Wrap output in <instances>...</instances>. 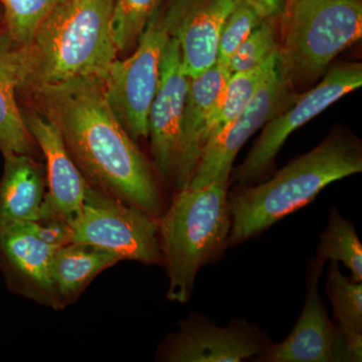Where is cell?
<instances>
[{
	"label": "cell",
	"mask_w": 362,
	"mask_h": 362,
	"mask_svg": "<svg viewBox=\"0 0 362 362\" xmlns=\"http://www.w3.org/2000/svg\"><path fill=\"white\" fill-rule=\"evenodd\" d=\"M71 243L107 250L124 259L162 262L159 218L88 182L82 209L69 223Z\"/></svg>",
	"instance_id": "6"
},
{
	"label": "cell",
	"mask_w": 362,
	"mask_h": 362,
	"mask_svg": "<svg viewBox=\"0 0 362 362\" xmlns=\"http://www.w3.org/2000/svg\"><path fill=\"white\" fill-rule=\"evenodd\" d=\"M362 85V65L338 62L331 65L315 87L300 94L291 107L269 121L247 156L233 168L230 185L235 187L258 183L271 173L286 140L312 119Z\"/></svg>",
	"instance_id": "8"
},
{
	"label": "cell",
	"mask_w": 362,
	"mask_h": 362,
	"mask_svg": "<svg viewBox=\"0 0 362 362\" xmlns=\"http://www.w3.org/2000/svg\"><path fill=\"white\" fill-rule=\"evenodd\" d=\"M277 64L278 54L251 70L230 74L207 121L206 142L246 108Z\"/></svg>",
	"instance_id": "20"
},
{
	"label": "cell",
	"mask_w": 362,
	"mask_h": 362,
	"mask_svg": "<svg viewBox=\"0 0 362 362\" xmlns=\"http://www.w3.org/2000/svg\"><path fill=\"white\" fill-rule=\"evenodd\" d=\"M315 258L342 263L351 272V280L362 281V244L351 221L331 207L325 230L320 235Z\"/></svg>",
	"instance_id": "21"
},
{
	"label": "cell",
	"mask_w": 362,
	"mask_h": 362,
	"mask_svg": "<svg viewBox=\"0 0 362 362\" xmlns=\"http://www.w3.org/2000/svg\"><path fill=\"white\" fill-rule=\"evenodd\" d=\"M21 56L4 30H0V151L2 156H33L32 135L18 103L21 84Z\"/></svg>",
	"instance_id": "18"
},
{
	"label": "cell",
	"mask_w": 362,
	"mask_h": 362,
	"mask_svg": "<svg viewBox=\"0 0 362 362\" xmlns=\"http://www.w3.org/2000/svg\"><path fill=\"white\" fill-rule=\"evenodd\" d=\"M30 226L39 239L51 246L59 247L71 243L70 226L65 221H30Z\"/></svg>",
	"instance_id": "27"
},
{
	"label": "cell",
	"mask_w": 362,
	"mask_h": 362,
	"mask_svg": "<svg viewBox=\"0 0 362 362\" xmlns=\"http://www.w3.org/2000/svg\"><path fill=\"white\" fill-rule=\"evenodd\" d=\"M261 23L258 14L245 0H238L221 28L216 64L228 69L233 54Z\"/></svg>",
	"instance_id": "26"
},
{
	"label": "cell",
	"mask_w": 362,
	"mask_h": 362,
	"mask_svg": "<svg viewBox=\"0 0 362 362\" xmlns=\"http://www.w3.org/2000/svg\"><path fill=\"white\" fill-rule=\"evenodd\" d=\"M272 343L267 333L245 319H233L228 326L220 327L194 314L181 321L180 330L164 340L158 358L169 362H240L254 359Z\"/></svg>",
	"instance_id": "10"
},
{
	"label": "cell",
	"mask_w": 362,
	"mask_h": 362,
	"mask_svg": "<svg viewBox=\"0 0 362 362\" xmlns=\"http://www.w3.org/2000/svg\"><path fill=\"white\" fill-rule=\"evenodd\" d=\"M293 1H294V0H286L285 9L287 8L288 6H290V4H291Z\"/></svg>",
	"instance_id": "29"
},
{
	"label": "cell",
	"mask_w": 362,
	"mask_h": 362,
	"mask_svg": "<svg viewBox=\"0 0 362 362\" xmlns=\"http://www.w3.org/2000/svg\"><path fill=\"white\" fill-rule=\"evenodd\" d=\"M262 21H270L280 25L284 14L286 0H245Z\"/></svg>",
	"instance_id": "28"
},
{
	"label": "cell",
	"mask_w": 362,
	"mask_h": 362,
	"mask_svg": "<svg viewBox=\"0 0 362 362\" xmlns=\"http://www.w3.org/2000/svg\"><path fill=\"white\" fill-rule=\"evenodd\" d=\"M362 37V0H294L279 28V68L295 90L323 77Z\"/></svg>",
	"instance_id": "5"
},
{
	"label": "cell",
	"mask_w": 362,
	"mask_h": 362,
	"mask_svg": "<svg viewBox=\"0 0 362 362\" xmlns=\"http://www.w3.org/2000/svg\"><path fill=\"white\" fill-rule=\"evenodd\" d=\"M63 0H0L4 32L18 47L30 45L37 30Z\"/></svg>",
	"instance_id": "23"
},
{
	"label": "cell",
	"mask_w": 362,
	"mask_h": 362,
	"mask_svg": "<svg viewBox=\"0 0 362 362\" xmlns=\"http://www.w3.org/2000/svg\"><path fill=\"white\" fill-rule=\"evenodd\" d=\"M238 0H163L162 18L180 45L183 70L195 78L216 63L221 28Z\"/></svg>",
	"instance_id": "12"
},
{
	"label": "cell",
	"mask_w": 362,
	"mask_h": 362,
	"mask_svg": "<svg viewBox=\"0 0 362 362\" xmlns=\"http://www.w3.org/2000/svg\"><path fill=\"white\" fill-rule=\"evenodd\" d=\"M57 249L35 235L30 221L0 230V268L9 288L54 308L51 266Z\"/></svg>",
	"instance_id": "15"
},
{
	"label": "cell",
	"mask_w": 362,
	"mask_h": 362,
	"mask_svg": "<svg viewBox=\"0 0 362 362\" xmlns=\"http://www.w3.org/2000/svg\"><path fill=\"white\" fill-rule=\"evenodd\" d=\"M190 78L183 70L180 45L170 37L162 63L160 82L148 114V138L154 165L170 182L180 144L181 120Z\"/></svg>",
	"instance_id": "14"
},
{
	"label": "cell",
	"mask_w": 362,
	"mask_h": 362,
	"mask_svg": "<svg viewBox=\"0 0 362 362\" xmlns=\"http://www.w3.org/2000/svg\"><path fill=\"white\" fill-rule=\"evenodd\" d=\"M45 188V170L33 156H4L0 180V230L13 223L39 221Z\"/></svg>",
	"instance_id": "17"
},
{
	"label": "cell",
	"mask_w": 362,
	"mask_h": 362,
	"mask_svg": "<svg viewBox=\"0 0 362 362\" xmlns=\"http://www.w3.org/2000/svg\"><path fill=\"white\" fill-rule=\"evenodd\" d=\"M230 182L176 190L159 216L162 262L169 279L168 300L187 303L202 267L220 259L228 247Z\"/></svg>",
	"instance_id": "4"
},
{
	"label": "cell",
	"mask_w": 362,
	"mask_h": 362,
	"mask_svg": "<svg viewBox=\"0 0 362 362\" xmlns=\"http://www.w3.org/2000/svg\"><path fill=\"white\" fill-rule=\"evenodd\" d=\"M299 95L283 75L278 62L246 108L204 145L187 187L230 182L233 161L245 143L269 121L291 107Z\"/></svg>",
	"instance_id": "9"
},
{
	"label": "cell",
	"mask_w": 362,
	"mask_h": 362,
	"mask_svg": "<svg viewBox=\"0 0 362 362\" xmlns=\"http://www.w3.org/2000/svg\"><path fill=\"white\" fill-rule=\"evenodd\" d=\"M326 262L313 258L308 264L306 297L295 327L284 341L272 343L255 357L258 362H337L338 328L328 316L319 294V280Z\"/></svg>",
	"instance_id": "13"
},
{
	"label": "cell",
	"mask_w": 362,
	"mask_h": 362,
	"mask_svg": "<svg viewBox=\"0 0 362 362\" xmlns=\"http://www.w3.org/2000/svg\"><path fill=\"white\" fill-rule=\"evenodd\" d=\"M230 76L228 69L216 63L197 77L190 78L170 181L175 192L189 185L206 143L207 121Z\"/></svg>",
	"instance_id": "16"
},
{
	"label": "cell",
	"mask_w": 362,
	"mask_h": 362,
	"mask_svg": "<svg viewBox=\"0 0 362 362\" xmlns=\"http://www.w3.org/2000/svg\"><path fill=\"white\" fill-rule=\"evenodd\" d=\"M121 261L113 252L90 245L70 243L58 247L51 266L54 309L75 301L97 275Z\"/></svg>",
	"instance_id": "19"
},
{
	"label": "cell",
	"mask_w": 362,
	"mask_h": 362,
	"mask_svg": "<svg viewBox=\"0 0 362 362\" xmlns=\"http://www.w3.org/2000/svg\"><path fill=\"white\" fill-rule=\"evenodd\" d=\"M23 115L45 158L47 190L39 221L71 223L82 209L88 181L69 153L56 121L47 112L30 111Z\"/></svg>",
	"instance_id": "11"
},
{
	"label": "cell",
	"mask_w": 362,
	"mask_h": 362,
	"mask_svg": "<svg viewBox=\"0 0 362 362\" xmlns=\"http://www.w3.org/2000/svg\"><path fill=\"white\" fill-rule=\"evenodd\" d=\"M362 171V144L350 131L333 130L315 148L263 182L228 192V247L261 235L313 201L326 187Z\"/></svg>",
	"instance_id": "3"
},
{
	"label": "cell",
	"mask_w": 362,
	"mask_h": 362,
	"mask_svg": "<svg viewBox=\"0 0 362 362\" xmlns=\"http://www.w3.org/2000/svg\"><path fill=\"white\" fill-rule=\"evenodd\" d=\"M170 40L157 9L129 58L117 59L103 81L105 96L116 118L134 141L148 138V114L160 82Z\"/></svg>",
	"instance_id": "7"
},
{
	"label": "cell",
	"mask_w": 362,
	"mask_h": 362,
	"mask_svg": "<svg viewBox=\"0 0 362 362\" xmlns=\"http://www.w3.org/2000/svg\"><path fill=\"white\" fill-rule=\"evenodd\" d=\"M163 0H113L112 30L119 52H127L138 40Z\"/></svg>",
	"instance_id": "24"
},
{
	"label": "cell",
	"mask_w": 362,
	"mask_h": 362,
	"mask_svg": "<svg viewBox=\"0 0 362 362\" xmlns=\"http://www.w3.org/2000/svg\"><path fill=\"white\" fill-rule=\"evenodd\" d=\"M35 94L58 124L69 153L90 185L160 216L153 169L112 111L103 81H76Z\"/></svg>",
	"instance_id": "1"
},
{
	"label": "cell",
	"mask_w": 362,
	"mask_h": 362,
	"mask_svg": "<svg viewBox=\"0 0 362 362\" xmlns=\"http://www.w3.org/2000/svg\"><path fill=\"white\" fill-rule=\"evenodd\" d=\"M326 294L332 305L335 324L347 332L362 334V284L343 275L339 264L331 261Z\"/></svg>",
	"instance_id": "22"
},
{
	"label": "cell",
	"mask_w": 362,
	"mask_h": 362,
	"mask_svg": "<svg viewBox=\"0 0 362 362\" xmlns=\"http://www.w3.org/2000/svg\"><path fill=\"white\" fill-rule=\"evenodd\" d=\"M279 28L270 21H262L237 52L228 65L230 74L251 70L265 63L279 52Z\"/></svg>",
	"instance_id": "25"
},
{
	"label": "cell",
	"mask_w": 362,
	"mask_h": 362,
	"mask_svg": "<svg viewBox=\"0 0 362 362\" xmlns=\"http://www.w3.org/2000/svg\"><path fill=\"white\" fill-rule=\"evenodd\" d=\"M112 11L113 0H63L32 42L18 47L20 90L37 93L76 81H104L118 59Z\"/></svg>",
	"instance_id": "2"
}]
</instances>
